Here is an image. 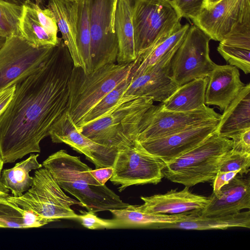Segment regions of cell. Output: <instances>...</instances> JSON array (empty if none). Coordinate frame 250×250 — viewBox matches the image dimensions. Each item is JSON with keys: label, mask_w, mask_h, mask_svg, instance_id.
Here are the masks:
<instances>
[{"label": "cell", "mask_w": 250, "mask_h": 250, "mask_svg": "<svg viewBox=\"0 0 250 250\" xmlns=\"http://www.w3.org/2000/svg\"><path fill=\"white\" fill-rule=\"evenodd\" d=\"M42 165L62 190L76 198L88 211L96 213L129 205L105 185H101L90 173L92 169L79 157L65 150L52 154Z\"/></svg>", "instance_id": "cell-2"}, {"label": "cell", "mask_w": 250, "mask_h": 250, "mask_svg": "<svg viewBox=\"0 0 250 250\" xmlns=\"http://www.w3.org/2000/svg\"><path fill=\"white\" fill-rule=\"evenodd\" d=\"M54 47L37 48L20 35L8 37L0 48V91L16 84L38 69Z\"/></svg>", "instance_id": "cell-11"}, {"label": "cell", "mask_w": 250, "mask_h": 250, "mask_svg": "<svg viewBox=\"0 0 250 250\" xmlns=\"http://www.w3.org/2000/svg\"><path fill=\"white\" fill-rule=\"evenodd\" d=\"M230 138L232 150L242 153H250V128L238 132Z\"/></svg>", "instance_id": "cell-38"}, {"label": "cell", "mask_w": 250, "mask_h": 250, "mask_svg": "<svg viewBox=\"0 0 250 250\" xmlns=\"http://www.w3.org/2000/svg\"><path fill=\"white\" fill-rule=\"evenodd\" d=\"M0 220L7 228H39L55 220L43 217L9 201L6 197H0Z\"/></svg>", "instance_id": "cell-29"}, {"label": "cell", "mask_w": 250, "mask_h": 250, "mask_svg": "<svg viewBox=\"0 0 250 250\" xmlns=\"http://www.w3.org/2000/svg\"><path fill=\"white\" fill-rule=\"evenodd\" d=\"M22 6L0 0V31L7 37L20 35L19 23Z\"/></svg>", "instance_id": "cell-32"}, {"label": "cell", "mask_w": 250, "mask_h": 250, "mask_svg": "<svg viewBox=\"0 0 250 250\" xmlns=\"http://www.w3.org/2000/svg\"><path fill=\"white\" fill-rule=\"evenodd\" d=\"M189 25L181 24L168 36L147 48L132 62L129 79L136 77L167 56L175 53L188 32Z\"/></svg>", "instance_id": "cell-21"}, {"label": "cell", "mask_w": 250, "mask_h": 250, "mask_svg": "<svg viewBox=\"0 0 250 250\" xmlns=\"http://www.w3.org/2000/svg\"><path fill=\"white\" fill-rule=\"evenodd\" d=\"M117 0H114V9L115 11L116 4H117Z\"/></svg>", "instance_id": "cell-48"}, {"label": "cell", "mask_w": 250, "mask_h": 250, "mask_svg": "<svg viewBox=\"0 0 250 250\" xmlns=\"http://www.w3.org/2000/svg\"><path fill=\"white\" fill-rule=\"evenodd\" d=\"M221 0H206L205 7H208L215 4Z\"/></svg>", "instance_id": "cell-44"}, {"label": "cell", "mask_w": 250, "mask_h": 250, "mask_svg": "<svg viewBox=\"0 0 250 250\" xmlns=\"http://www.w3.org/2000/svg\"><path fill=\"white\" fill-rule=\"evenodd\" d=\"M141 205H134L138 210L150 213L177 214L187 213L199 214L208 204L209 199L192 193L189 188L181 190L171 189L164 194L142 196Z\"/></svg>", "instance_id": "cell-17"}, {"label": "cell", "mask_w": 250, "mask_h": 250, "mask_svg": "<svg viewBox=\"0 0 250 250\" xmlns=\"http://www.w3.org/2000/svg\"><path fill=\"white\" fill-rule=\"evenodd\" d=\"M250 167V153H240L231 149L224 155L218 171H237L238 175H243L249 173Z\"/></svg>", "instance_id": "cell-34"}, {"label": "cell", "mask_w": 250, "mask_h": 250, "mask_svg": "<svg viewBox=\"0 0 250 250\" xmlns=\"http://www.w3.org/2000/svg\"><path fill=\"white\" fill-rule=\"evenodd\" d=\"M39 154H31L26 159L17 163L13 167L2 170L0 182L10 191L12 196L19 197L28 190L33 182L29 172L42 167L37 160Z\"/></svg>", "instance_id": "cell-27"}, {"label": "cell", "mask_w": 250, "mask_h": 250, "mask_svg": "<svg viewBox=\"0 0 250 250\" xmlns=\"http://www.w3.org/2000/svg\"><path fill=\"white\" fill-rule=\"evenodd\" d=\"M6 199L23 208L55 221L77 219L78 214L70 207L80 205L79 201L65 194L51 173L42 167L35 171L32 185L28 190L19 197L9 194Z\"/></svg>", "instance_id": "cell-7"}, {"label": "cell", "mask_w": 250, "mask_h": 250, "mask_svg": "<svg viewBox=\"0 0 250 250\" xmlns=\"http://www.w3.org/2000/svg\"><path fill=\"white\" fill-rule=\"evenodd\" d=\"M192 21L211 40L250 50V0H221Z\"/></svg>", "instance_id": "cell-6"}, {"label": "cell", "mask_w": 250, "mask_h": 250, "mask_svg": "<svg viewBox=\"0 0 250 250\" xmlns=\"http://www.w3.org/2000/svg\"><path fill=\"white\" fill-rule=\"evenodd\" d=\"M4 164V163L2 159L0 156V177Z\"/></svg>", "instance_id": "cell-46"}, {"label": "cell", "mask_w": 250, "mask_h": 250, "mask_svg": "<svg viewBox=\"0 0 250 250\" xmlns=\"http://www.w3.org/2000/svg\"><path fill=\"white\" fill-rule=\"evenodd\" d=\"M250 228V211L214 216H203L192 213L184 220L172 224H160L151 227L155 229H178L187 230L226 229L231 228Z\"/></svg>", "instance_id": "cell-20"}, {"label": "cell", "mask_w": 250, "mask_h": 250, "mask_svg": "<svg viewBox=\"0 0 250 250\" xmlns=\"http://www.w3.org/2000/svg\"><path fill=\"white\" fill-rule=\"evenodd\" d=\"M0 34H1V33H0ZM1 35H2V34H1Z\"/></svg>", "instance_id": "cell-49"}, {"label": "cell", "mask_w": 250, "mask_h": 250, "mask_svg": "<svg viewBox=\"0 0 250 250\" xmlns=\"http://www.w3.org/2000/svg\"><path fill=\"white\" fill-rule=\"evenodd\" d=\"M209 201L199 214L203 216L224 215L250 208V180L237 175L216 193L209 197Z\"/></svg>", "instance_id": "cell-18"}, {"label": "cell", "mask_w": 250, "mask_h": 250, "mask_svg": "<svg viewBox=\"0 0 250 250\" xmlns=\"http://www.w3.org/2000/svg\"><path fill=\"white\" fill-rule=\"evenodd\" d=\"M52 142L65 143L84 154L96 169L113 166L118 149L105 147L83 134L73 122L66 109L49 131Z\"/></svg>", "instance_id": "cell-15"}, {"label": "cell", "mask_w": 250, "mask_h": 250, "mask_svg": "<svg viewBox=\"0 0 250 250\" xmlns=\"http://www.w3.org/2000/svg\"><path fill=\"white\" fill-rule=\"evenodd\" d=\"M118 221L119 228L150 227L160 224H172L180 222L192 213L177 214L147 213L129 205L124 208L109 210Z\"/></svg>", "instance_id": "cell-26"}, {"label": "cell", "mask_w": 250, "mask_h": 250, "mask_svg": "<svg viewBox=\"0 0 250 250\" xmlns=\"http://www.w3.org/2000/svg\"><path fill=\"white\" fill-rule=\"evenodd\" d=\"M31 5L35 10L39 21L46 31L52 36L57 37L59 29L56 19L51 10L48 8L42 9L37 4H33Z\"/></svg>", "instance_id": "cell-37"}, {"label": "cell", "mask_w": 250, "mask_h": 250, "mask_svg": "<svg viewBox=\"0 0 250 250\" xmlns=\"http://www.w3.org/2000/svg\"><path fill=\"white\" fill-rule=\"evenodd\" d=\"M250 128V84L243 87L221 115L216 130L228 138Z\"/></svg>", "instance_id": "cell-24"}, {"label": "cell", "mask_w": 250, "mask_h": 250, "mask_svg": "<svg viewBox=\"0 0 250 250\" xmlns=\"http://www.w3.org/2000/svg\"><path fill=\"white\" fill-rule=\"evenodd\" d=\"M232 147L231 140L215 131L199 145L165 163L163 176L188 188L212 182L224 155Z\"/></svg>", "instance_id": "cell-5"}, {"label": "cell", "mask_w": 250, "mask_h": 250, "mask_svg": "<svg viewBox=\"0 0 250 250\" xmlns=\"http://www.w3.org/2000/svg\"><path fill=\"white\" fill-rule=\"evenodd\" d=\"M7 38L6 36L0 34V48L4 44Z\"/></svg>", "instance_id": "cell-45"}, {"label": "cell", "mask_w": 250, "mask_h": 250, "mask_svg": "<svg viewBox=\"0 0 250 250\" xmlns=\"http://www.w3.org/2000/svg\"><path fill=\"white\" fill-rule=\"evenodd\" d=\"M208 77L191 81L178 88L161 103L167 110L187 112L204 107Z\"/></svg>", "instance_id": "cell-25"}, {"label": "cell", "mask_w": 250, "mask_h": 250, "mask_svg": "<svg viewBox=\"0 0 250 250\" xmlns=\"http://www.w3.org/2000/svg\"><path fill=\"white\" fill-rule=\"evenodd\" d=\"M210 40L197 26H189L170 62V75L179 87L194 79L208 77L214 69L216 64L209 57Z\"/></svg>", "instance_id": "cell-10"}, {"label": "cell", "mask_w": 250, "mask_h": 250, "mask_svg": "<svg viewBox=\"0 0 250 250\" xmlns=\"http://www.w3.org/2000/svg\"><path fill=\"white\" fill-rule=\"evenodd\" d=\"M205 104L216 105L224 111L245 86L239 69L230 64H216L208 77Z\"/></svg>", "instance_id": "cell-19"}, {"label": "cell", "mask_w": 250, "mask_h": 250, "mask_svg": "<svg viewBox=\"0 0 250 250\" xmlns=\"http://www.w3.org/2000/svg\"><path fill=\"white\" fill-rule=\"evenodd\" d=\"M136 0H117L114 24L118 42L117 62L119 64L130 63L137 57L133 26V14Z\"/></svg>", "instance_id": "cell-22"}, {"label": "cell", "mask_w": 250, "mask_h": 250, "mask_svg": "<svg viewBox=\"0 0 250 250\" xmlns=\"http://www.w3.org/2000/svg\"><path fill=\"white\" fill-rule=\"evenodd\" d=\"M238 174L237 171H218L212 182L213 193L217 192L223 186L228 184Z\"/></svg>", "instance_id": "cell-39"}, {"label": "cell", "mask_w": 250, "mask_h": 250, "mask_svg": "<svg viewBox=\"0 0 250 250\" xmlns=\"http://www.w3.org/2000/svg\"><path fill=\"white\" fill-rule=\"evenodd\" d=\"M221 114L206 105L200 109L180 112L153 104L144 113L138 126L139 142L165 136L203 123L218 120Z\"/></svg>", "instance_id": "cell-12"}, {"label": "cell", "mask_w": 250, "mask_h": 250, "mask_svg": "<svg viewBox=\"0 0 250 250\" xmlns=\"http://www.w3.org/2000/svg\"><path fill=\"white\" fill-rule=\"evenodd\" d=\"M153 102L151 97L124 95L109 111L80 131L105 147L120 149L137 139L141 119Z\"/></svg>", "instance_id": "cell-3"}, {"label": "cell", "mask_w": 250, "mask_h": 250, "mask_svg": "<svg viewBox=\"0 0 250 250\" xmlns=\"http://www.w3.org/2000/svg\"><path fill=\"white\" fill-rule=\"evenodd\" d=\"M165 163L146 151L140 142L118 149L113 165V172L109 180L120 185L119 191L132 185L157 184L164 177Z\"/></svg>", "instance_id": "cell-9"}, {"label": "cell", "mask_w": 250, "mask_h": 250, "mask_svg": "<svg viewBox=\"0 0 250 250\" xmlns=\"http://www.w3.org/2000/svg\"><path fill=\"white\" fill-rule=\"evenodd\" d=\"M20 35L35 47L55 46L62 39L49 34L39 21L32 5H22L19 23Z\"/></svg>", "instance_id": "cell-28"}, {"label": "cell", "mask_w": 250, "mask_h": 250, "mask_svg": "<svg viewBox=\"0 0 250 250\" xmlns=\"http://www.w3.org/2000/svg\"><path fill=\"white\" fill-rule=\"evenodd\" d=\"M172 54L132 79L124 95L151 97L153 102H163L178 88L170 75Z\"/></svg>", "instance_id": "cell-16"}, {"label": "cell", "mask_w": 250, "mask_h": 250, "mask_svg": "<svg viewBox=\"0 0 250 250\" xmlns=\"http://www.w3.org/2000/svg\"><path fill=\"white\" fill-rule=\"evenodd\" d=\"M47 8L53 12L62 40L68 49L74 65L83 68L77 45V3L76 0H49Z\"/></svg>", "instance_id": "cell-23"}, {"label": "cell", "mask_w": 250, "mask_h": 250, "mask_svg": "<svg viewBox=\"0 0 250 250\" xmlns=\"http://www.w3.org/2000/svg\"><path fill=\"white\" fill-rule=\"evenodd\" d=\"M180 17L196 18L204 8L206 0H170Z\"/></svg>", "instance_id": "cell-35"}, {"label": "cell", "mask_w": 250, "mask_h": 250, "mask_svg": "<svg viewBox=\"0 0 250 250\" xmlns=\"http://www.w3.org/2000/svg\"><path fill=\"white\" fill-rule=\"evenodd\" d=\"M217 50L230 65L240 69L246 74L250 73V49L228 46L220 43Z\"/></svg>", "instance_id": "cell-33"}, {"label": "cell", "mask_w": 250, "mask_h": 250, "mask_svg": "<svg viewBox=\"0 0 250 250\" xmlns=\"http://www.w3.org/2000/svg\"><path fill=\"white\" fill-rule=\"evenodd\" d=\"M129 82L128 77L102 98L83 119L79 130L83 126L99 119L115 106L123 99Z\"/></svg>", "instance_id": "cell-31"}, {"label": "cell", "mask_w": 250, "mask_h": 250, "mask_svg": "<svg viewBox=\"0 0 250 250\" xmlns=\"http://www.w3.org/2000/svg\"><path fill=\"white\" fill-rule=\"evenodd\" d=\"M219 119L203 123L165 136L140 143L149 153L166 163L184 154L207 140L216 131Z\"/></svg>", "instance_id": "cell-14"}, {"label": "cell", "mask_w": 250, "mask_h": 250, "mask_svg": "<svg viewBox=\"0 0 250 250\" xmlns=\"http://www.w3.org/2000/svg\"><path fill=\"white\" fill-rule=\"evenodd\" d=\"M113 172L112 166L90 170L92 176L102 185H105V183L109 180Z\"/></svg>", "instance_id": "cell-40"}, {"label": "cell", "mask_w": 250, "mask_h": 250, "mask_svg": "<svg viewBox=\"0 0 250 250\" xmlns=\"http://www.w3.org/2000/svg\"><path fill=\"white\" fill-rule=\"evenodd\" d=\"M181 19L170 0H137L133 14L136 56L170 34Z\"/></svg>", "instance_id": "cell-8"}, {"label": "cell", "mask_w": 250, "mask_h": 250, "mask_svg": "<svg viewBox=\"0 0 250 250\" xmlns=\"http://www.w3.org/2000/svg\"><path fill=\"white\" fill-rule=\"evenodd\" d=\"M10 3L22 6L23 5H31L33 4H39L41 7L44 3L45 0H2Z\"/></svg>", "instance_id": "cell-42"}, {"label": "cell", "mask_w": 250, "mask_h": 250, "mask_svg": "<svg viewBox=\"0 0 250 250\" xmlns=\"http://www.w3.org/2000/svg\"><path fill=\"white\" fill-rule=\"evenodd\" d=\"M77 3V45L86 74L92 73L90 0H76Z\"/></svg>", "instance_id": "cell-30"}, {"label": "cell", "mask_w": 250, "mask_h": 250, "mask_svg": "<svg viewBox=\"0 0 250 250\" xmlns=\"http://www.w3.org/2000/svg\"><path fill=\"white\" fill-rule=\"evenodd\" d=\"M82 214L78 215L77 219L85 228L90 229H113L119 228L118 221L115 219H105L98 217L94 213L88 211H81Z\"/></svg>", "instance_id": "cell-36"}, {"label": "cell", "mask_w": 250, "mask_h": 250, "mask_svg": "<svg viewBox=\"0 0 250 250\" xmlns=\"http://www.w3.org/2000/svg\"><path fill=\"white\" fill-rule=\"evenodd\" d=\"M0 228H6V224L1 220H0Z\"/></svg>", "instance_id": "cell-47"}, {"label": "cell", "mask_w": 250, "mask_h": 250, "mask_svg": "<svg viewBox=\"0 0 250 250\" xmlns=\"http://www.w3.org/2000/svg\"><path fill=\"white\" fill-rule=\"evenodd\" d=\"M15 84L0 91V116L6 109L13 97Z\"/></svg>", "instance_id": "cell-41"}, {"label": "cell", "mask_w": 250, "mask_h": 250, "mask_svg": "<svg viewBox=\"0 0 250 250\" xmlns=\"http://www.w3.org/2000/svg\"><path fill=\"white\" fill-rule=\"evenodd\" d=\"M114 0H90L92 73L117 62L118 42L114 29Z\"/></svg>", "instance_id": "cell-13"}, {"label": "cell", "mask_w": 250, "mask_h": 250, "mask_svg": "<svg viewBox=\"0 0 250 250\" xmlns=\"http://www.w3.org/2000/svg\"><path fill=\"white\" fill-rule=\"evenodd\" d=\"M133 62L111 63L86 74L74 66L69 82L67 110L77 129L88 112L129 75Z\"/></svg>", "instance_id": "cell-4"}, {"label": "cell", "mask_w": 250, "mask_h": 250, "mask_svg": "<svg viewBox=\"0 0 250 250\" xmlns=\"http://www.w3.org/2000/svg\"><path fill=\"white\" fill-rule=\"evenodd\" d=\"M10 190L0 182V197H6L9 195Z\"/></svg>", "instance_id": "cell-43"}, {"label": "cell", "mask_w": 250, "mask_h": 250, "mask_svg": "<svg viewBox=\"0 0 250 250\" xmlns=\"http://www.w3.org/2000/svg\"><path fill=\"white\" fill-rule=\"evenodd\" d=\"M74 63L62 40L44 63L15 84L10 104L0 116V156L11 163L32 152L67 109Z\"/></svg>", "instance_id": "cell-1"}]
</instances>
